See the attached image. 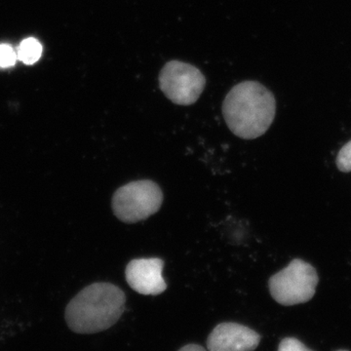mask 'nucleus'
I'll return each instance as SVG.
<instances>
[{
    "mask_svg": "<svg viewBox=\"0 0 351 351\" xmlns=\"http://www.w3.org/2000/svg\"><path fill=\"white\" fill-rule=\"evenodd\" d=\"M278 351H313L307 348L301 341L295 338H285L280 341Z\"/></svg>",
    "mask_w": 351,
    "mask_h": 351,
    "instance_id": "11",
    "label": "nucleus"
},
{
    "mask_svg": "<svg viewBox=\"0 0 351 351\" xmlns=\"http://www.w3.org/2000/svg\"><path fill=\"white\" fill-rule=\"evenodd\" d=\"M43 46L36 38H27L21 43L17 51V57L25 64H34L40 59Z\"/></svg>",
    "mask_w": 351,
    "mask_h": 351,
    "instance_id": "8",
    "label": "nucleus"
},
{
    "mask_svg": "<svg viewBox=\"0 0 351 351\" xmlns=\"http://www.w3.org/2000/svg\"><path fill=\"white\" fill-rule=\"evenodd\" d=\"M163 202V193L156 182L141 180L124 184L112 196L113 214L119 221L135 223L157 213Z\"/></svg>",
    "mask_w": 351,
    "mask_h": 351,
    "instance_id": "3",
    "label": "nucleus"
},
{
    "mask_svg": "<svg viewBox=\"0 0 351 351\" xmlns=\"http://www.w3.org/2000/svg\"><path fill=\"white\" fill-rule=\"evenodd\" d=\"M17 52L8 44H0V68H10L17 61Z\"/></svg>",
    "mask_w": 351,
    "mask_h": 351,
    "instance_id": "9",
    "label": "nucleus"
},
{
    "mask_svg": "<svg viewBox=\"0 0 351 351\" xmlns=\"http://www.w3.org/2000/svg\"><path fill=\"white\" fill-rule=\"evenodd\" d=\"M257 332L237 323H221L207 339L209 351H254L260 345Z\"/></svg>",
    "mask_w": 351,
    "mask_h": 351,
    "instance_id": "7",
    "label": "nucleus"
},
{
    "mask_svg": "<svg viewBox=\"0 0 351 351\" xmlns=\"http://www.w3.org/2000/svg\"><path fill=\"white\" fill-rule=\"evenodd\" d=\"M336 162L341 172H351V141L341 147L337 156Z\"/></svg>",
    "mask_w": 351,
    "mask_h": 351,
    "instance_id": "10",
    "label": "nucleus"
},
{
    "mask_svg": "<svg viewBox=\"0 0 351 351\" xmlns=\"http://www.w3.org/2000/svg\"><path fill=\"white\" fill-rule=\"evenodd\" d=\"M337 351H348V350H337Z\"/></svg>",
    "mask_w": 351,
    "mask_h": 351,
    "instance_id": "13",
    "label": "nucleus"
},
{
    "mask_svg": "<svg viewBox=\"0 0 351 351\" xmlns=\"http://www.w3.org/2000/svg\"><path fill=\"white\" fill-rule=\"evenodd\" d=\"M318 281L317 271L311 263L295 258L285 269L270 277V295L282 306L304 304L315 295Z\"/></svg>",
    "mask_w": 351,
    "mask_h": 351,
    "instance_id": "4",
    "label": "nucleus"
},
{
    "mask_svg": "<svg viewBox=\"0 0 351 351\" xmlns=\"http://www.w3.org/2000/svg\"><path fill=\"white\" fill-rule=\"evenodd\" d=\"M206 80L202 73L184 62L171 61L159 73L161 91L176 105L191 106L199 99Z\"/></svg>",
    "mask_w": 351,
    "mask_h": 351,
    "instance_id": "5",
    "label": "nucleus"
},
{
    "mask_svg": "<svg viewBox=\"0 0 351 351\" xmlns=\"http://www.w3.org/2000/svg\"><path fill=\"white\" fill-rule=\"evenodd\" d=\"M164 262L161 258H136L127 265V283L141 295H157L165 292L167 285L162 276Z\"/></svg>",
    "mask_w": 351,
    "mask_h": 351,
    "instance_id": "6",
    "label": "nucleus"
},
{
    "mask_svg": "<svg viewBox=\"0 0 351 351\" xmlns=\"http://www.w3.org/2000/svg\"><path fill=\"white\" fill-rule=\"evenodd\" d=\"M276 112L274 95L257 82L239 83L228 92L223 104L226 125L244 140L257 138L269 130Z\"/></svg>",
    "mask_w": 351,
    "mask_h": 351,
    "instance_id": "1",
    "label": "nucleus"
},
{
    "mask_svg": "<svg viewBox=\"0 0 351 351\" xmlns=\"http://www.w3.org/2000/svg\"><path fill=\"white\" fill-rule=\"evenodd\" d=\"M123 291L108 282L87 286L69 302L64 318L71 331L96 334L113 326L125 309Z\"/></svg>",
    "mask_w": 351,
    "mask_h": 351,
    "instance_id": "2",
    "label": "nucleus"
},
{
    "mask_svg": "<svg viewBox=\"0 0 351 351\" xmlns=\"http://www.w3.org/2000/svg\"><path fill=\"white\" fill-rule=\"evenodd\" d=\"M179 351H206L202 346L198 345H188L184 346V348H181Z\"/></svg>",
    "mask_w": 351,
    "mask_h": 351,
    "instance_id": "12",
    "label": "nucleus"
}]
</instances>
